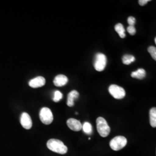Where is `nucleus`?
I'll list each match as a JSON object with an SVG mask.
<instances>
[{"label":"nucleus","instance_id":"1","mask_svg":"<svg viewBox=\"0 0 156 156\" xmlns=\"http://www.w3.org/2000/svg\"><path fill=\"white\" fill-rule=\"evenodd\" d=\"M47 147L50 151L61 154L67 153L68 151V148L64 143L61 140L56 139L49 140L47 142Z\"/></svg>","mask_w":156,"mask_h":156},{"label":"nucleus","instance_id":"2","mask_svg":"<svg viewBox=\"0 0 156 156\" xmlns=\"http://www.w3.org/2000/svg\"><path fill=\"white\" fill-rule=\"evenodd\" d=\"M97 131L102 137H106L111 132V128L108 126L106 120L102 117L97 118L96 120Z\"/></svg>","mask_w":156,"mask_h":156},{"label":"nucleus","instance_id":"3","mask_svg":"<svg viewBox=\"0 0 156 156\" xmlns=\"http://www.w3.org/2000/svg\"><path fill=\"white\" fill-rule=\"evenodd\" d=\"M127 144V140L123 136H117L111 140L109 145L112 150L118 151L122 149Z\"/></svg>","mask_w":156,"mask_h":156},{"label":"nucleus","instance_id":"4","mask_svg":"<svg viewBox=\"0 0 156 156\" xmlns=\"http://www.w3.org/2000/svg\"><path fill=\"white\" fill-rule=\"evenodd\" d=\"M107 58L105 55L98 53L95 56L94 67L95 69L98 72H101L104 70L106 67Z\"/></svg>","mask_w":156,"mask_h":156},{"label":"nucleus","instance_id":"5","mask_svg":"<svg viewBox=\"0 0 156 156\" xmlns=\"http://www.w3.org/2000/svg\"><path fill=\"white\" fill-rule=\"evenodd\" d=\"M39 118L42 123L48 125L52 123L53 120V115L49 108H43L39 112Z\"/></svg>","mask_w":156,"mask_h":156},{"label":"nucleus","instance_id":"6","mask_svg":"<svg viewBox=\"0 0 156 156\" xmlns=\"http://www.w3.org/2000/svg\"><path fill=\"white\" fill-rule=\"evenodd\" d=\"M109 92L115 99L121 100L126 96V91L123 87L116 84H112L109 87Z\"/></svg>","mask_w":156,"mask_h":156},{"label":"nucleus","instance_id":"7","mask_svg":"<svg viewBox=\"0 0 156 156\" xmlns=\"http://www.w3.org/2000/svg\"><path fill=\"white\" fill-rule=\"evenodd\" d=\"M20 123L23 127L26 129H29L32 127L33 123L31 117L28 113L24 112L20 117Z\"/></svg>","mask_w":156,"mask_h":156},{"label":"nucleus","instance_id":"8","mask_svg":"<svg viewBox=\"0 0 156 156\" xmlns=\"http://www.w3.org/2000/svg\"><path fill=\"white\" fill-rule=\"evenodd\" d=\"M67 124L68 127L74 131H79L82 129V123L75 119H69L67 120Z\"/></svg>","mask_w":156,"mask_h":156},{"label":"nucleus","instance_id":"9","mask_svg":"<svg viewBox=\"0 0 156 156\" xmlns=\"http://www.w3.org/2000/svg\"><path fill=\"white\" fill-rule=\"evenodd\" d=\"M46 83V80L42 76H37L30 80L28 84L31 87L33 88H38L42 87Z\"/></svg>","mask_w":156,"mask_h":156},{"label":"nucleus","instance_id":"10","mask_svg":"<svg viewBox=\"0 0 156 156\" xmlns=\"http://www.w3.org/2000/svg\"><path fill=\"white\" fill-rule=\"evenodd\" d=\"M68 79L66 76L64 75H58L55 78L53 83L57 87H62L66 85L68 83Z\"/></svg>","mask_w":156,"mask_h":156},{"label":"nucleus","instance_id":"11","mask_svg":"<svg viewBox=\"0 0 156 156\" xmlns=\"http://www.w3.org/2000/svg\"><path fill=\"white\" fill-rule=\"evenodd\" d=\"M79 94L76 90L71 91L68 95L67 98V105L69 107H72L74 105V101L78 99Z\"/></svg>","mask_w":156,"mask_h":156},{"label":"nucleus","instance_id":"12","mask_svg":"<svg viewBox=\"0 0 156 156\" xmlns=\"http://www.w3.org/2000/svg\"><path fill=\"white\" fill-rule=\"evenodd\" d=\"M131 76L138 79H142L146 76V71L144 69L140 68L137 71L131 73Z\"/></svg>","mask_w":156,"mask_h":156},{"label":"nucleus","instance_id":"13","mask_svg":"<svg viewBox=\"0 0 156 156\" xmlns=\"http://www.w3.org/2000/svg\"><path fill=\"white\" fill-rule=\"evenodd\" d=\"M150 123L152 127H156V108H152L150 111Z\"/></svg>","mask_w":156,"mask_h":156},{"label":"nucleus","instance_id":"14","mask_svg":"<svg viewBox=\"0 0 156 156\" xmlns=\"http://www.w3.org/2000/svg\"><path fill=\"white\" fill-rule=\"evenodd\" d=\"M115 31L119 34L120 38H124L126 37V34H125L126 30L123 24H122L121 23H118L115 26Z\"/></svg>","mask_w":156,"mask_h":156},{"label":"nucleus","instance_id":"15","mask_svg":"<svg viewBox=\"0 0 156 156\" xmlns=\"http://www.w3.org/2000/svg\"><path fill=\"white\" fill-rule=\"evenodd\" d=\"M135 60V58L134 57V56L129 55H124L122 58L123 64L126 65H129L133 62H134Z\"/></svg>","mask_w":156,"mask_h":156},{"label":"nucleus","instance_id":"16","mask_svg":"<svg viewBox=\"0 0 156 156\" xmlns=\"http://www.w3.org/2000/svg\"><path fill=\"white\" fill-rule=\"evenodd\" d=\"M82 129L83 130L84 133L88 135H91L93 133V128L92 126L89 122H85L83 125H82Z\"/></svg>","mask_w":156,"mask_h":156},{"label":"nucleus","instance_id":"17","mask_svg":"<svg viewBox=\"0 0 156 156\" xmlns=\"http://www.w3.org/2000/svg\"><path fill=\"white\" fill-rule=\"evenodd\" d=\"M62 96L63 95H62V93L60 91L57 90L54 93V97H53V100L55 102H58V101H60L62 100Z\"/></svg>","mask_w":156,"mask_h":156},{"label":"nucleus","instance_id":"18","mask_svg":"<svg viewBox=\"0 0 156 156\" xmlns=\"http://www.w3.org/2000/svg\"><path fill=\"white\" fill-rule=\"evenodd\" d=\"M148 52L151 54V56L152 57V58L156 60V47L151 46L150 47L148 48L147 49Z\"/></svg>","mask_w":156,"mask_h":156},{"label":"nucleus","instance_id":"19","mask_svg":"<svg viewBox=\"0 0 156 156\" xmlns=\"http://www.w3.org/2000/svg\"><path fill=\"white\" fill-rule=\"evenodd\" d=\"M127 31H128V33L131 35H134L136 33V29L134 26H129L127 28Z\"/></svg>","mask_w":156,"mask_h":156},{"label":"nucleus","instance_id":"20","mask_svg":"<svg viewBox=\"0 0 156 156\" xmlns=\"http://www.w3.org/2000/svg\"><path fill=\"white\" fill-rule=\"evenodd\" d=\"M127 22H128L129 26H134L135 23H136V20L135 18L133 16H129L127 19Z\"/></svg>","mask_w":156,"mask_h":156},{"label":"nucleus","instance_id":"21","mask_svg":"<svg viewBox=\"0 0 156 156\" xmlns=\"http://www.w3.org/2000/svg\"><path fill=\"white\" fill-rule=\"evenodd\" d=\"M149 1H150V0H140L138 1V2H139V4L140 5L144 6Z\"/></svg>","mask_w":156,"mask_h":156},{"label":"nucleus","instance_id":"22","mask_svg":"<svg viewBox=\"0 0 156 156\" xmlns=\"http://www.w3.org/2000/svg\"><path fill=\"white\" fill-rule=\"evenodd\" d=\"M154 42H155V44H156V38H154Z\"/></svg>","mask_w":156,"mask_h":156}]
</instances>
